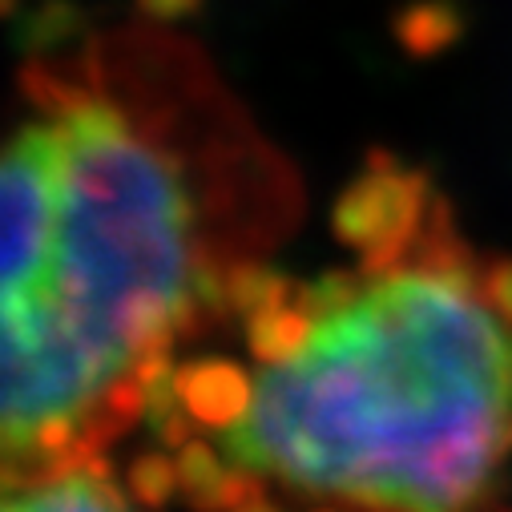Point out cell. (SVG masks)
I'll list each match as a JSON object with an SVG mask.
<instances>
[{"label": "cell", "instance_id": "1", "mask_svg": "<svg viewBox=\"0 0 512 512\" xmlns=\"http://www.w3.org/2000/svg\"><path fill=\"white\" fill-rule=\"evenodd\" d=\"M202 186L125 57L49 73L0 142V468L73 440L178 331Z\"/></svg>", "mask_w": 512, "mask_h": 512}, {"label": "cell", "instance_id": "2", "mask_svg": "<svg viewBox=\"0 0 512 512\" xmlns=\"http://www.w3.org/2000/svg\"><path fill=\"white\" fill-rule=\"evenodd\" d=\"M218 444L291 492L464 512L512 448V323L456 275H375L250 375Z\"/></svg>", "mask_w": 512, "mask_h": 512}, {"label": "cell", "instance_id": "3", "mask_svg": "<svg viewBox=\"0 0 512 512\" xmlns=\"http://www.w3.org/2000/svg\"><path fill=\"white\" fill-rule=\"evenodd\" d=\"M0 512H134L93 472H61L0 484Z\"/></svg>", "mask_w": 512, "mask_h": 512}]
</instances>
